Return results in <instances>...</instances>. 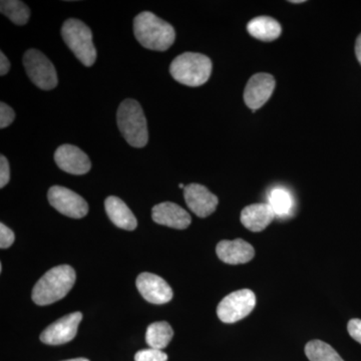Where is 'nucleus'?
Here are the masks:
<instances>
[{"label": "nucleus", "mask_w": 361, "mask_h": 361, "mask_svg": "<svg viewBox=\"0 0 361 361\" xmlns=\"http://www.w3.org/2000/svg\"><path fill=\"white\" fill-rule=\"evenodd\" d=\"M23 66L30 80L40 90H51L59 84L58 73L51 61L37 49H28Z\"/></svg>", "instance_id": "nucleus-6"}, {"label": "nucleus", "mask_w": 361, "mask_h": 361, "mask_svg": "<svg viewBox=\"0 0 361 361\" xmlns=\"http://www.w3.org/2000/svg\"><path fill=\"white\" fill-rule=\"evenodd\" d=\"M106 214L111 222L120 229L133 231L137 228V221L125 202L115 196L108 197L104 202Z\"/></svg>", "instance_id": "nucleus-17"}, {"label": "nucleus", "mask_w": 361, "mask_h": 361, "mask_svg": "<svg viewBox=\"0 0 361 361\" xmlns=\"http://www.w3.org/2000/svg\"><path fill=\"white\" fill-rule=\"evenodd\" d=\"M137 290L149 303L165 304L172 300L174 293L170 285L158 275L144 272L140 274L135 281Z\"/></svg>", "instance_id": "nucleus-10"}, {"label": "nucleus", "mask_w": 361, "mask_h": 361, "mask_svg": "<svg viewBox=\"0 0 361 361\" xmlns=\"http://www.w3.org/2000/svg\"><path fill=\"white\" fill-rule=\"evenodd\" d=\"M82 319V314L80 312H73L59 318L42 331L40 341L49 345L68 343L77 336L78 325Z\"/></svg>", "instance_id": "nucleus-9"}, {"label": "nucleus", "mask_w": 361, "mask_h": 361, "mask_svg": "<svg viewBox=\"0 0 361 361\" xmlns=\"http://www.w3.org/2000/svg\"><path fill=\"white\" fill-rule=\"evenodd\" d=\"M168 355L160 349L148 348L137 351L135 361H167Z\"/></svg>", "instance_id": "nucleus-23"}, {"label": "nucleus", "mask_w": 361, "mask_h": 361, "mask_svg": "<svg viewBox=\"0 0 361 361\" xmlns=\"http://www.w3.org/2000/svg\"><path fill=\"white\" fill-rule=\"evenodd\" d=\"M54 161L63 172L71 175H85L90 172L92 163L82 149L73 145H63L56 149Z\"/></svg>", "instance_id": "nucleus-11"}, {"label": "nucleus", "mask_w": 361, "mask_h": 361, "mask_svg": "<svg viewBox=\"0 0 361 361\" xmlns=\"http://www.w3.org/2000/svg\"><path fill=\"white\" fill-rule=\"evenodd\" d=\"M185 185L184 184H179V188H180V189H185Z\"/></svg>", "instance_id": "nucleus-32"}, {"label": "nucleus", "mask_w": 361, "mask_h": 361, "mask_svg": "<svg viewBox=\"0 0 361 361\" xmlns=\"http://www.w3.org/2000/svg\"><path fill=\"white\" fill-rule=\"evenodd\" d=\"M173 336H174V331L168 322H155L149 325L147 329L146 341L149 348L161 350L167 348Z\"/></svg>", "instance_id": "nucleus-19"}, {"label": "nucleus", "mask_w": 361, "mask_h": 361, "mask_svg": "<svg viewBox=\"0 0 361 361\" xmlns=\"http://www.w3.org/2000/svg\"><path fill=\"white\" fill-rule=\"evenodd\" d=\"M216 253L222 262L230 265L245 264L255 256L253 246L242 239L223 240L216 247Z\"/></svg>", "instance_id": "nucleus-15"}, {"label": "nucleus", "mask_w": 361, "mask_h": 361, "mask_svg": "<svg viewBox=\"0 0 361 361\" xmlns=\"http://www.w3.org/2000/svg\"><path fill=\"white\" fill-rule=\"evenodd\" d=\"M256 306V296L250 289L232 292L222 299L217 307L221 322L235 323L250 314Z\"/></svg>", "instance_id": "nucleus-7"}, {"label": "nucleus", "mask_w": 361, "mask_h": 361, "mask_svg": "<svg viewBox=\"0 0 361 361\" xmlns=\"http://www.w3.org/2000/svg\"><path fill=\"white\" fill-rule=\"evenodd\" d=\"M305 355L310 361H344L334 348L322 341L308 342Z\"/></svg>", "instance_id": "nucleus-22"}, {"label": "nucleus", "mask_w": 361, "mask_h": 361, "mask_svg": "<svg viewBox=\"0 0 361 361\" xmlns=\"http://www.w3.org/2000/svg\"><path fill=\"white\" fill-rule=\"evenodd\" d=\"M9 70H11V63H9L6 54L1 52L0 54V75H6Z\"/></svg>", "instance_id": "nucleus-28"}, {"label": "nucleus", "mask_w": 361, "mask_h": 361, "mask_svg": "<svg viewBox=\"0 0 361 361\" xmlns=\"http://www.w3.org/2000/svg\"><path fill=\"white\" fill-rule=\"evenodd\" d=\"M134 32L140 44L151 51H167L176 39L174 27L149 11H144L135 16Z\"/></svg>", "instance_id": "nucleus-1"}, {"label": "nucleus", "mask_w": 361, "mask_h": 361, "mask_svg": "<svg viewBox=\"0 0 361 361\" xmlns=\"http://www.w3.org/2000/svg\"><path fill=\"white\" fill-rule=\"evenodd\" d=\"M14 118H16V113L13 108L2 102L0 104V128L4 129V128L8 127L13 123Z\"/></svg>", "instance_id": "nucleus-24"}, {"label": "nucleus", "mask_w": 361, "mask_h": 361, "mask_svg": "<svg viewBox=\"0 0 361 361\" xmlns=\"http://www.w3.org/2000/svg\"><path fill=\"white\" fill-rule=\"evenodd\" d=\"M0 11L18 25H25L30 20V8L25 2L18 0H2L0 2Z\"/></svg>", "instance_id": "nucleus-21"}, {"label": "nucleus", "mask_w": 361, "mask_h": 361, "mask_svg": "<svg viewBox=\"0 0 361 361\" xmlns=\"http://www.w3.org/2000/svg\"><path fill=\"white\" fill-rule=\"evenodd\" d=\"M61 37L75 58L85 66L96 63L97 49L92 42V32L82 20L71 18L61 26Z\"/></svg>", "instance_id": "nucleus-5"}, {"label": "nucleus", "mask_w": 361, "mask_h": 361, "mask_svg": "<svg viewBox=\"0 0 361 361\" xmlns=\"http://www.w3.org/2000/svg\"><path fill=\"white\" fill-rule=\"evenodd\" d=\"M63 361H90L87 358H73V360H63Z\"/></svg>", "instance_id": "nucleus-30"}, {"label": "nucleus", "mask_w": 361, "mask_h": 361, "mask_svg": "<svg viewBox=\"0 0 361 361\" xmlns=\"http://www.w3.org/2000/svg\"><path fill=\"white\" fill-rule=\"evenodd\" d=\"M14 233L13 230L9 229L4 223L0 224V248H9L14 243Z\"/></svg>", "instance_id": "nucleus-25"}, {"label": "nucleus", "mask_w": 361, "mask_h": 361, "mask_svg": "<svg viewBox=\"0 0 361 361\" xmlns=\"http://www.w3.org/2000/svg\"><path fill=\"white\" fill-rule=\"evenodd\" d=\"M47 199L56 211L73 219L84 218L89 212L87 201L68 188L51 187L47 193Z\"/></svg>", "instance_id": "nucleus-8"}, {"label": "nucleus", "mask_w": 361, "mask_h": 361, "mask_svg": "<svg viewBox=\"0 0 361 361\" xmlns=\"http://www.w3.org/2000/svg\"><path fill=\"white\" fill-rule=\"evenodd\" d=\"M11 180V168L6 157H0V188H4Z\"/></svg>", "instance_id": "nucleus-26"}, {"label": "nucleus", "mask_w": 361, "mask_h": 361, "mask_svg": "<svg viewBox=\"0 0 361 361\" xmlns=\"http://www.w3.org/2000/svg\"><path fill=\"white\" fill-rule=\"evenodd\" d=\"M348 330L349 336L361 344V320L351 319L348 322Z\"/></svg>", "instance_id": "nucleus-27"}, {"label": "nucleus", "mask_w": 361, "mask_h": 361, "mask_svg": "<svg viewBox=\"0 0 361 361\" xmlns=\"http://www.w3.org/2000/svg\"><path fill=\"white\" fill-rule=\"evenodd\" d=\"M152 218L157 224L174 229L184 230L191 224V216L182 207L171 202H164L152 209Z\"/></svg>", "instance_id": "nucleus-14"}, {"label": "nucleus", "mask_w": 361, "mask_h": 361, "mask_svg": "<svg viewBox=\"0 0 361 361\" xmlns=\"http://www.w3.org/2000/svg\"><path fill=\"white\" fill-rule=\"evenodd\" d=\"M269 205L276 217L284 218L291 214L293 209V198L290 192L284 188H275L270 192Z\"/></svg>", "instance_id": "nucleus-20"}, {"label": "nucleus", "mask_w": 361, "mask_h": 361, "mask_svg": "<svg viewBox=\"0 0 361 361\" xmlns=\"http://www.w3.org/2000/svg\"><path fill=\"white\" fill-rule=\"evenodd\" d=\"M212 68V61L208 56L197 52H185L172 61L170 73L180 84L200 87L208 82Z\"/></svg>", "instance_id": "nucleus-4"}, {"label": "nucleus", "mask_w": 361, "mask_h": 361, "mask_svg": "<svg viewBox=\"0 0 361 361\" xmlns=\"http://www.w3.org/2000/svg\"><path fill=\"white\" fill-rule=\"evenodd\" d=\"M275 85L276 82L269 73H256L251 77L244 92V101L248 108L254 111L264 106L272 96Z\"/></svg>", "instance_id": "nucleus-12"}, {"label": "nucleus", "mask_w": 361, "mask_h": 361, "mask_svg": "<svg viewBox=\"0 0 361 361\" xmlns=\"http://www.w3.org/2000/svg\"><path fill=\"white\" fill-rule=\"evenodd\" d=\"M275 216L269 204H252L241 212L242 224L252 232H261L274 220Z\"/></svg>", "instance_id": "nucleus-16"}, {"label": "nucleus", "mask_w": 361, "mask_h": 361, "mask_svg": "<svg viewBox=\"0 0 361 361\" xmlns=\"http://www.w3.org/2000/svg\"><path fill=\"white\" fill-rule=\"evenodd\" d=\"M75 279V271L70 265L51 268L33 287V302L39 306H45L61 300L73 288Z\"/></svg>", "instance_id": "nucleus-2"}, {"label": "nucleus", "mask_w": 361, "mask_h": 361, "mask_svg": "<svg viewBox=\"0 0 361 361\" xmlns=\"http://www.w3.org/2000/svg\"><path fill=\"white\" fill-rule=\"evenodd\" d=\"M355 54L356 58H357L361 65V35L357 37V39H356Z\"/></svg>", "instance_id": "nucleus-29"}, {"label": "nucleus", "mask_w": 361, "mask_h": 361, "mask_svg": "<svg viewBox=\"0 0 361 361\" xmlns=\"http://www.w3.org/2000/svg\"><path fill=\"white\" fill-rule=\"evenodd\" d=\"M247 30L252 37L263 42H272L281 35V25L274 18L259 16L249 21Z\"/></svg>", "instance_id": "nucleus-18"}, {"label": "nucleus", "mask_w": 361, "mask_h": 361, "mask_svg": "<svg viewBox=\"0 0 361 361\" xmlns=\"http://www.w3.org/2000/svg\"><path fill=\"white\" fill-rule=\"evenodd\" d=\"M118 127L123 137L134 148H144L149 141L148 123L141 104L132 99H125L116 113Z\"/></svg>", "instance_id": "nucleus-3"}, {"label": "nucleus", "mask_w": 361, "mask_h": 361, "mask_svg": "<svg viewBox=\"0 0 361 361\" xmlns=\"http://www.w3.org/2000/svg\"><path fill=\"white\" fill-rule=\"evenodd\" d=\"M184 197L190 210L200 218L208 217L215 212L219 203L217 196L211 193L203 185L196 183L185 187Z\"/></svg>", "instance_id": "nucleus-13"}, {"label": "nucleus", "mask_w": 361, "mask_h": 361, "mask_svg": "<svg viewBox=\"0 0 361 361\" xmlns=\"http://www.w3.org/2000/svg\"><path fill=\"white\" fill-rule=\"evenodd\" d=\"M292 4H302L303 0H299V1H291Z\"/></svg>", "instance_id": "nucleus-31"}]
</instances>
